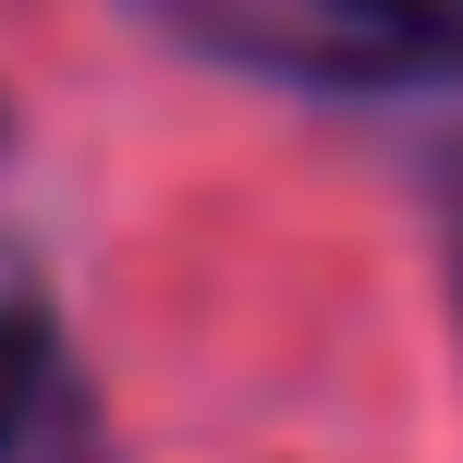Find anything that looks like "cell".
<instances>
[{
  "label": "cell",
  "mask_w": 463,
  "mask_h": 463,
  "mask_svg": "<svg viewBox=\"0 0 463 463\" xmlns=\"http://www.w3.org/2000/svg\"><path fill=\"white\" fill-rule=\"evenodd\" d=\"M0 463H110L98 378L24 256H0Z\"/></svg>",
  "instance_id": "7a4b0ae2"
},
{
  "label": "cell",
  "mask_w": 463,
  "mask_h": 463,
  "mask_svg": "<svg viewBox=\"0 0 463 463\" xmlns=\"http://www.w3.org/2000/svg\"><path fill=\"white\" fill-rule=\"evenodd\" d=\"M171 49L305 98H463V0H135Z\"/></svg>",
  "instance_id": "6da1fadb"
},
{
  "label": "cell",
  "mask_w": 463,
  "mask_h": 463,
  "mask_svg": "<svg viewBox=\"0 0 463 463\" xmlns=\"http://www.w3.org/2000/svg\"><path fill=\"white\" fill-rule=\"evenodd\" d=\"M427 220H439V269H451V317H463V135H439V159H427Z\"/></svg>",
  "instance_id": "3957f363"
}]
</instances>
